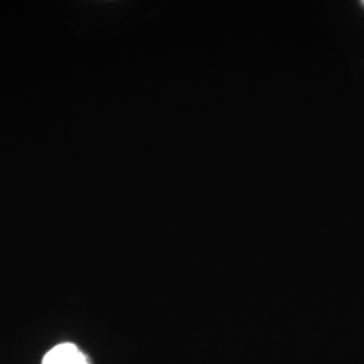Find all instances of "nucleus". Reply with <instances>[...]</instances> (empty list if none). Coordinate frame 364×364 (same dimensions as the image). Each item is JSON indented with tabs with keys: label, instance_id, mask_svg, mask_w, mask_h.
<instances>
[{
	"label": "nucleus",
	"instance_id": "1",
	"mask_svg": "<svg viewBox=\"0 0 364 364\" xmlns=\"http://www.w3.org/2000/svg\"><path fill=\"white\" fill-rule=\"evenodd\" d=\"M42 364H88V362L84 353L78 351L76 346L66 343L48 352Z\"/></svg>",
	"mask_w": 364,
	"mask_h": 364
}]
</instances>
